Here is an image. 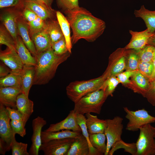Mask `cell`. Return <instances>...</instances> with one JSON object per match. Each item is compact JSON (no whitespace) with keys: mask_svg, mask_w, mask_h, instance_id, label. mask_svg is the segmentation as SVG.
Instances as JSON below:
<instances>
[{"mask_svg":"<svg viewBox=\"0 0 155 155\" xmlns=\"http://www.w3.org/2000/svg\"><path fill=\"white\" fill-rule=\"evenodd\" d=\"M131 38L129 43L125 47L126 49H133L137 50L142 49L148 44V40L153 35L148 29L141 32L129 30Z\"/></svg>","mask_w":155,"mask_h":155,"instance_id":"cell-15","label":"cell"},{"mask_svg":"<svg viewBox=\"0 0 155 155\" xmlns=\"http://www.w3.org/2000/svg\"></svg>","mask_w":155,"mask_h":155,"instance_id":"cell-52","label":"cell"},{"mask_svg":"<svg viewBox=\"0 0 155 155\" xmlns=\"http://www.w3.org/2000/svg\"><path fill=\"white\" fill-rule=\"evenodd\" d=\"M0 60L13 71L20 72L24 66L16 49L7 47L0 53Z\"/></svg>","mask_w":155,"mask_h":155,"instance_id":"cell-14","label":"cell"},{"mask_svg":"<svg viewBox=\"0 0 155 155\" xmlns=\"http://www.w3.org/2000/svg\"><path fill=\"white\" fill-rule=\"evenodd\" d=\"M127 49L125 47L117 49L110 55L107 67L102 75L106 79L116 76L126 69Z\"/></svg>","mask_w":155,"mask_h":155,"instance_id":"cell-7","label":"cell"},{"mask_svg":"<svg viewBox=\"0 0 155 155\" xmlns=\"http://www.w3.org/2000/svg\"><path fill=\"white\" fill-rule=\"evenodd\" d=\"M120 82L116 76L107 78L104 82L102 89L105 90L108 96H113V93Z\"/></svg>","mask_w":155,"mask_h":155,"instance_id":"cell-38","label":"cell"},{"mask_svg":"<svg viewBox=\"0 0 155 155\" xmlns=\"http://www.w3.org/2000/svg\"><path fill=\"white\" fill-rule=\"evenodd\" d=\"M81 133L68 130L55 132H46L44 131L41 132L42 142V143L54 140L69 137L76 138Z\"/></svg>","mask_w":155,"mask_h":155,"instance_id":"cell-27","label":"cell"},{"mask_svg":"<svg viewBox=\"0 0 155 155\" xmlns=\"http://www.w3.org/2000/svg\"><path fill=\"white\" fill-rule=\"evenodd\" d=\"M11 126L13 133L14 135L18 134L23 137L26 134V129L23 121L11 120Z\"/></svg>","mask_w":155,"mask_h":155,"instance_id":"cell-41","label":"cell"},{"mask_svg":"<svg viewBox=\"0 0 155 155\" xmlns=\"http://www.w3.org/2000/svg\"><path fill=\"white\" fill-rule=\"evenodd\" d=\"M4 64L2 63L0 64V77L2 78L4 77L8 74L11 72V70H10L7 68Z\"/></svg>","mask_w":155,"mask_h":155,"instance_id":"cell-48","label":"cell"},{"mask_svg":"<svg viewBox=\"0 0 155 155\" xmlns=\"http://www.w3.org/2000/svg\"><path fill=\"white\" fill-rule=\"evenodd\" d=\"M76 114L73 110L71 111L66 117L62 121L55 124H51L44 131L55 132L64 130H68L82 133L81 128L77 123Z\"/></svg>","mask_w":155,"mask_h":155,"instance_id":"cell-13","label":"cell"},{"mask_svg":"<svg viewBox=\"0 0 155 155\" xmlns=\"http://www.w3.org/2000/svg\"><path fill=\"white\" fill-rule=\"evenodd\" d=\"M71 53L67 52L61 55L55 54L51 48L37 54L33 85L48 83L54 76L59 65L66 61Z\"/></svg>","mask_w":155,"mask_h":155,"instance_id":"cell-2","label":"cell"},{"mask_svg":"<svg viewBox=\"0 0 155 155\" xmlns=\"http://www.w3.org/2000/svg\"><path fill=\"white\" fill-rule=\"evenodd\" d=\"M24 5L33 11L38 17L45 20L53 19L56 13L52 8L35 0H25Z\"/></svg>","mask_w":155,"mask_h":155,"instance_id":"cell-16","label":"cell"},{"mask_svg":"<svg viewBox=\"0 0 155 155\" xmlns=\"http://www.w3.org/2000/svg\"><path fill=\"white\" fill-rule=\"evenodd\" d=\"M59 4L66 10H72L79 8L78 0H57Z\"/></svg>","mask_w":155,"mask_h":155,"instance_id":"cell-45","label":"cell"},{"mask_svg":"<svg viewBox=\"0 0 155 155\" xmlns=\"http://www.w3.org/2000/svg\"><path fill=\"white\" fill-rule=\"evenodd\" d=\"M65 12L72 30L73 44L81 39L93 42L103 34L105 29L104 21L84 8L79 7L73 10H66Z\"/></svg>","mask_w":155,"mask_h":155,"instance_id":"cell-1","label":"cell"},{"mask_svg":"<svg viewBox=\"0 0 155 155\" xmlns=\"http://www.w3.org/2000/svg\"><path fill=\"white\" fill-rule=\"evenodd\" d=\"M137 70H126V71L119 74L116 76L120 83H121L126 86L131 83L130 78L131 77Z\"/></svg>","mask_w":155,"mask_h":155,"instance_id":"cell-43","label":"cell"},{"mask_svg":"<svg viewBox=\"0 0 155 155\" xmlns=\"http://www.w3.org/2000/svg\"><path fill=\"white\" fill-rule=\"evenodd\" d=\"M76 119L78 124L82 130V133L87 140L89 148V155H101L97 150L92 145L90 142L89 133L86 125V117L84 115L76 114Z\"/></svg>","mask_w":155,"mask_h":155,"instance_id":"cell-32","label":"cell"},{"mask_svg":"<svg viewBox=\"0 0 155 155\" xmlns=\"http://www.w3.org/2000/svg\"><path fill=\"white\" fill-rule=\"evenodd\" d=\"M108 96L102 89L89 94L74 103V111L76 114L84 115L94 113L100 114L102 107Z\"/></svg>","mask_w":155,"mask_h":155,"instance_id":"cell-4","label":"cell"},{"mask_svg":"<svg viewBox=\"0 0 155 155\" xmlns=\"http://www.w3.org/2000/svg\"><path fill=\"white\" fill-rule=\"evenodd\" d=\"M148 44L155 47V31L153 35L150 38L148 42Z\"/></svg>","mask_w":155,"mask_h":155,"instance_id":"cell-49","label":"cell"},{"mask_svg":"<svg viewBox=\"0 0 155 155\" xmlns=\"http://www.w3.org/2000/svg\"><path fill=\"white\" fill-rule=\"evenodd\" d=\"M90 142L92 146L101 154H104L106 149V136L104 133H89Z\"/></svg>","mask_w":155,"mask_h":155,"instance_id":"cell-31","label":"cell"},{"mask_svg":"<svg viewBox=\"0 0 155 155\" xmlns=\"http://www.w3.org/2000/svg\"><path fill=\"white\" fill-rule=\"evenodd\" d=\"M15 41L16 50L24 65L35 66L36 63L35 57L26 46L19 35Z\"/></svg>","mask_w":155,"mask_h":155,"instance_id":"cell-23","label":"cell"},{"mask_svg":"<svg viewBox=\"0 0 155 155\" xmlns=\"http://www.w3.org/2000/svg\"><path fill=\"white\" fill-rule=\"evenodd\" d=\"M106 80L102 75L98 77L87 80L71 82L66 88L67 95L74 103L87 94L102 89Z\"/></svg>","mask_w":155,"mask_h":155,"instance_id":"cell-3","label":"cell"},{"mask_svg":"<svg viewBox=\"0 0 155 155\" xmlns=\"http://www.w3.org/2000/svg\"><path fill=\"white\" fill-rule=\"evenodd\" d=\"M11 119L6 107L0 103V153L5 155L11 149L15 135L13 133Z\"/></svg>","mask_w":155,"mask_h":155,"instance_id":"cell-5","label":"cell"},{"mask_svg":"<svg viewBox=\"0 0 155 155\" xmlns=\"http://www.w3.org/2000/svg\"><path fill=\"white\" fill-rule=\"evenodd\" d=\"M21 13L22 18L27 22H31L38 17L33 11L25 7L22 10Z\"/></svg>","mask_w":155,"mask_h":155,"instance_id":"cell-46","label":"cell"},{"mask_svg":"<svg viewBox=\"0 0 155 155\" xmlns=\"http://www.w3.org/2000/svg\"><path fill=\"white\" fill-rule=\"evenodd\" d=\"M21 71L17 72L11 70V72L7 75L0 78V87H13L21 88Z\"/></svg>","mask_w":155,"mask_h":155,"instance_id":"cell-30","label":"cell"},{"mask_svg":"<svg viewBox=\"0 0 155 155\" xmlns=\"http://www.w3.org/2000/svg\"><path fill=\"white\" fill-rule=\"evenodd\" d=\"M131 78V83L126 86L144 97L150 86L149 79L138 70Z\"/></svg>","mask_w":155,"mask_h":155,"instance_id":"cell-17","label":"cell"},{"mask_svg":"<svg viewBox=\"0 0 155 155\" xmlns=\"http://www.w3.org/2000/svg\"><path fill=\"white\" fill-rule=\"evenodd\" d=\"M51 48L56 54L61 55L68 52L64 37L52 44Z\"/></svg>","mask_w":155,"mask_h":155,"instance_id":"cell-39","label":"cell"},{"mask_svg":"<svg viewBox=\"0 0 155 155\" xmlns=\"http://www.w3.org/2000/svg\"><path fill=\"white\" fill-rule=\"evenodd\" d=\"M42 2L49 7H51V5L53 2V0H35Z\"/></svg>","mask_w":155,"mask_h":155,"instance_id":"cell-50","label":"cell"},{"mask_svg":"<svg viewBox=\"0 0 155 155\" xmlns=\"http://www.w3.org/2000/svg\"><path fill=\"white\" fill-rule=\"evenodd\" d=\"M140 61L152 62L155 57V47L147 44L139 52Z\"/></svg>","mask_w":155,"mask_h":155,"instance_id":"cell-35","label":"cell"},{"mask_svg":"<svg viewBox=\"0 0 155 155\" xmlns=\"http://www.w3.org/2000/svg\"><path fill=\"white\" fill-rule=\"evenodd\" d=\"M0 44H3L10 49H15V41L5 26L0 28Z\"/></svg>","mask_w":155,"mask_h":155,"instance_id":"cell-34","label":"cell"},{"mask_svg":"<svg viewBox=\"0 0 155 155\" xmlns=\"http://www.w3.org/2000/svg\"><path fill=\"white\" fill-rule=\"evenodd\" d=\"M35 73L34 66L26 65H24L21 71V89L22 93L28 97L33 85Z\"/></svg>","mask_w":155,"mask_h":155,"instance_id":"cell-21","label":"cell"},{"mask_svg":"<svg viewBox=\"0 0 155 155\" xmlns=\"http://www.w3.org/2000/svg\"><path fill=\"white\" fill-rule=\"evenodd\" d=\"M46 21L38 17L31 22H27L30 37L33 34L44 29L46 26Z\"/></svg>","mask_w":155,"mask_h":155,"instance_id":"cell-36","label":"cell"},{"mask_svg":"<svg viewBox=\"0 0 155 155\" xmlns=\"http://www.w3.org/2000/svg\"><path fill=\"white\" fill-rule=\"evenodd\" d=\"M107 127L104 133L107 139L106 149L104 155H108L112 146L116 142L121 140L123 125V119L117 116L112 119H106Z\"/></svg>","mask_w":155,"mask_h":155,"instance_id":"cell-9","label":"cell"},{"mask_svg":"<svg viewBox=\"0 0 155 155\" xmlns=\"http://www.w3.org/2000/svg\"><path fill=\"white\" fill-rule=\"evenodd\" d=\"M135 143V155H155V127L150 124L141 127Z\"/></svg>","mask_w":155,"mask_h":155,"instance_id":"cell-6","label":"cell"},{"mask_svg":"<svg viewBox=\"0 0 155 155\" xmlns=\"http://www.w3.org/2000/svg\"><path fill=\"white\" fill-rule=\"evenodd\" d=\"M16 107L22 114L23 121L25 125L34 111V103L25 94L22 93L18 96L16 100Z\"/></svg>","mask_w":155,"mask_h":155,"instance_id":"cell-22","label":"cell"},{"mask_svg":"<svg viewBox=\"0 0 155 155\" xmlns=\"http://www.w3.org/2000/svg\"><path fill=\"white\" fill-rule=\"evenodd\" d=\"M11 120L23 121V117L21 113L17 109L9 107H6Z\"/></svg>","mask_w":155,"mask_h":155,"instance_id":"cell-47","label":"cell"},{"mask_svg":"<svg viewBox=\"0 0 155 155\" xmlns=\"http://www.w3.org/2000/svg\"><path fill=\"white\" fill-rule=\"evenodd\" d=\"M86 125L89 133H104L107 127L105 120L98 118L90 113L86 114Z\"/></svg>","mask_w":155,"mask_h":155,"instance_id":"cell-24","label":"cell"},{"mask_svg":"<svg viewBox=\"0 0 155 155\" xmlns=\"http://www.w3.org/2000/svg\"><path fill=\"white\" fill-rule=\"evenodd\" d=\"M28 144L17 142L15 138L14 139L11 146L12 155H29L27 151Z\"/></svg>","mask_w":155,"mask_h":155,"instance_id":"cell-37","label":"cell"},{"mask_svg":"<svg viewBox=\"0 0 155 155\" xmlns=\"http://www.w3.org/2000/svg\"><path fill=\"white\" fill-rule=\"evenodd\" d=\"M127 53L126 70H138L140 61L139 52L140 50L127 49Z\"/></svg>","mask_w":155,"mask_h":155,"instance_id":"cell-33","label":"cell"},{"mask_svg":"<svg viewBox=\"0 0 155 155\" xmlns=\"http://www.w3.org/2000/svg\"><path fill=\"white\" fill-rule=\"evenodd\" d=\"M152 63L154 67V68H155V57L153 59V60L152 62Z\"/></svg>","mask_w":155,"mask_h":155,"instance_id":"cell-51","label":"cell"},{"mask_svg":"<svg viewBox=\"0 0 155 155\" xmlns=\"http://www.w3.org/2000/svg\"><path fill=\"white\" fill-rule=\"evenodd\" d=\"M56 16L65 39L68 51L71 53L72 43L69 22L67 19L59 11L56 12Z\"/></svg>","mask_w":155,"mask_h":155,"instance_id":"cell-28","label":"cell"},{"mask_svg":"<svg viewBox=\"0 0 155 155\" xmlns=\"http://www.w3.org/2000/svg\"><path fill=\"white\" fill-rule=\"evenodd\" d=\"M46 124V121L40 116H38L32 120L33 134L31 138L32 144L29 151L30 155H38L39 149L42 143V129Z\"/></svg>","mask_w":155,"mask_h":155,"instance_id":"cell-12","label":"cell"},{"mask_svg":"<svg viewBox=\"0 0 155 155\" xmlns=\"http://www.w3.org/2000/svg\"><path fill=\"white\" fill-rule=\"evenodd\" d=\"M123 109L126 113L125 117L129 121L126 128L127 130L136 131L146 124L155 122V117L150 115L144 108L135 111L127 107Z\"/></svg>","mask_w":155,"mask_h":155,"instance_id":"cell-8","label":"cell"},{"mask_svg":"<svg viewBox=\"0 0 155 155\" xmlns=\"http://www.w3.org/2000/svg\"><path fill=\"white\" fill-rule=\"evenodd\" d=\"M17 26L19 35L26 46L35 57L36 55V51L30 34L28 24L21 15L18 19Z\"/></svg>","mask_w":155,"mask_h":155,"instance_id":"cell-20","label":"cell"},{"mask_svg":"<svg viewBox=\"0 0 155 155\" xmlns=\"http://www.w3.org/2000/svg\"><path fill=\"white\" fill-rule=\"evenodd\" d=\"M22 93L20 88L13 87H0V103L5 107L16 109L18 96Z\"/></svg>","mask_w":155,"mask_h":155,"instance_id":"cell-18","label":"cell"},{"mask_svg":"<svg viewBox=\"0 0 155 155\" xmlns=\"http://www.w3.org/2000/svg\"><path fill=\"white\" fill-rule=\"evenodd\" d=\"M134 13L136 17L142 19L147 28L151 32L154 33L155 31V11L149 10L142 5L140 9L135 10Z\"/></svg>","mask_w":155,"mask_h":155,"instance_id":"cell-26","label":"cell"},{"mask_svg":"<svg viewBox=\"0 0 155 155\" xmlns=\"http://www.w3.org/2000/svg\"><path fill=\"white\" fill-rule=\"evenodd\" d=\"M22 9L16 7L8 9L1 16V20L4 26L15 40L19 36L17 20L21 15Z\"/></svg>","mask_w":155,"mask_h":155,"instance_id":"cell-11","label":"cell"},{"mask_svg":"<svg viewBox=\"0 0 155 155\" xmlns=\"http://www.w3.org/2000/svg\"><path fill=\"white\" fill-rule=\"evenodd\" d=\"M31 38L34 44L36 55L51 48L52 42L46 26L42 30L33 34Z\"/></svg>","mask_w":155,"mask_h":155,"instance_id":"cell-19","label":"cell"},{"mask_svg":"<svg viewBox=\"0 0 155 155\" xmlns=\"http://www.w3.org/2000/svg\"><path fill=\"white\" fill-rule=\"evenodd\" d=\"M88 141L82 133L75 138L66 155H89Z\"/></svg>","mask_w":155,"mask_h":155,"instance_id":"cell-25","label":"cell"},{"mask_svg":"<svg viewBox=\"0 0 155 155\" xmlns=\"http://www.w3.org/2000/svg\"><path fill=\"white\" fill-rule=\"evenodd\" d=\"M154 69L152 62L140 61L138 70L150 80Z\"/></svg>","mask_w":155,"mask_h":155,"instance_id":"cell-40","label":"cell"},{"mask_svg":"<svg viewBox=\"0 0 155 155\" xmlns=\"http://www.w3.org/2000/svg\"><path fill=\"white\" fill-rule=\"evenodd\" d=\"M46 27L52 44L64 36L57 20L51 19L47 20Z\"/></svg>","mask_w":155,"mask_h":155,"instance_id":"cell-29","label":"cell"},{"mask_svg":"<svg viewBox=\"0 0 155 155\" xmlns=\"http://www.w3.org/2000/svg\"><path fill=\"white\" fill-rule=\"evenodd\" d=\"M75 138L52 140L42 143L39 151L44 155H66Z\"/></svg>","mask_w":155,"mask_h":155,"instance_id":"cell-10","label":"cell"},{"mask_svg":"<svg viewBox=\"0 0 155 155\" xmlns=\"http://www.w3.org/2000/svg\"><path fill=\"white\" fill-rule=\"evenodd\" d=\"M25 0H0V8L16 7L22 9L24 7Z\"/></svg>","mask_w":155,"mask_h":155,"instance_id":"cell-42","label":"cell"},{"mask_svg":"<svg viewBox=\"0 0 155 155\" xmlns=\"http://www.w3.org/2000/svg\"><path fill=\"white\" fill-rule=\"evenodd\" d=\"M144 97L152 105L155 106V78L150 82L149 88Z\"/></svg>","mask_w":155,"mask_h":155,"instance_id":"cell-44","label":"cell"}]
</instances>
